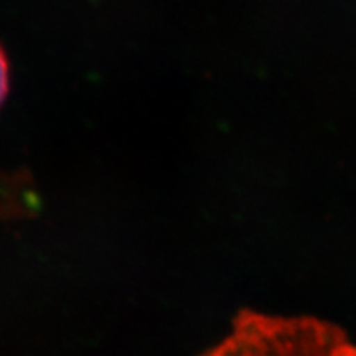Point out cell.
<instances>
[{
	"label": "cell",
	"mask_w": 356,
	"mask_h": 356,
	"mask_svg": "<svg viewBox=\"0 0 356 356\" xmlns=\"http://www.w3.org/2000/svg\"><path fill=\"white\" fill-rule=\"evenodd\" d=\"M7 89H8V61H7L6 51H3L2 44H0V102H2L3 97H6Z\"/></svg>",
	"instance_id": "obj_2"
},
{
	"label": "cell",
	"mask_w": 356,
	"mask_h": 356,
	"mask_svg": "<svg viewBox=\"0 0 356 356\" xmlns=\"http://www.w3.org/2000/svg\"><path fill=\"white\" fill-rule=\"evenodd\" d=\"M200 356H356V341L314 315L241 309L222 340Z\"/></svg>",
	"instance_id": "obj_1"
}]
</instances>
